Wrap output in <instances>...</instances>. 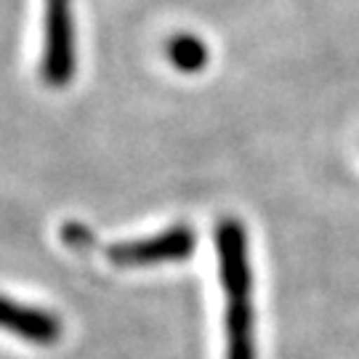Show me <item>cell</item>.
I'll return each instance as SVG.
<instances>
[{"instance_id":"6da1fadb","label":"cell","mask_w":359,"mask_h":359,"mask_svg":"<svg viewBox=\"0 0 359 359\" xmlns=\"http://www.w3.org/2000/svg\"><path fill=\"white\" fill-rule=\"evenodd\" d=\"M40 72L51 88H65L75 75V27L69 0H46Z\"/></svg>"},{"instance_id":"3957f363","label":"cell","mask_w":359,"mask_h":359,"mask_svg":"<svg viewBox=\"0 0 359 359\" xmlns=\"http://www.w3.org/2000/svg\"><path fill=\"white\" fill-rule=\"evenodd\" d=\"M189 253V234L187 231H170L163 237H152L144 243L130 245H112L107 256L112 264L120 266H136V264H154V261H168V258H181Z\"/></svg>"},{"instance_id":"7a4b0ae2","label":"cell","mask_w":359,"mask_h":359,"mask_svg":"<svg viewBox=\"0 0 359 359\" xmlns=\"http://www.w3.org/2000/svg\"><path fill=\"white\" fill-rule=\"evenodd\" d=\"M0 327L22 335L32 344H40V346H51L62 335V322L53 314L35 306H25L6 295H0Z\"/></svg>"}]
</instances>
